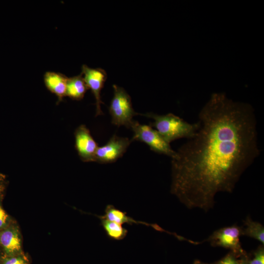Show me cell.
I'll use <instances>...</instances> for the list:
<instances>
[{"instance_id":"1","label":"cell","mask_w":264,"mask_h":264,"mask_svg":"<svg viewBox=\"0 0 264 264\" xmlns=\"http://www.w3.org/2000/svg\"><path fill=\"white\" fill-rule=\"evenodd\" d=\"M198 118L195 135L171 158V193L187 208L207 212L218 193L233 191L260 150L250 104L214 93Z\"/></svg>"},{"instance_id":"21","label":"cell","mask_w":264,"mask_h":264,"mask_svg":"<svg viewBox=\"0 0 264 264\" xmlns=\"http://www.w3.org/2000/svg\"><path fill=\"white\" fill-rule=\"evenodd\" d=\"M6 180V176L0 172V180Z\"/></svg>"},{"instance_id":"11","label":"cell","mask_w":264,"mask_h":264,"mask_svg":"<svg viewBox=\"0 0 264 264\" xmlns=\"http://www.w3.org/2000/svg\"><path fill=\"white\" fill-rule=\"evenodd\" d=\"M101 216L102 218L120 224L124 223L129 224H142L146 226H150L157 231L166 232L156 224H150L143 221H137L128 216L126 213L115 208L112 205H108L105 210V214L104 215Z\"/></svg>"},{"instance_id":"20","label":"cell","mask_w":264,"mask_h":264,"mask_svg":"<svg viewBox=\"0 0 264 264\" xmlns=\"http://www.w3.org/2000/svg\"><path fill=\"white\" fill-rule=\"evenodd\" d=\"M247 257H242L241 259L240 260V264H247Z\"/></svg>"},{"instance_id":"5","label":"cell","mask_w":264,"mask_h":264,"mask_svg":"<svg viewBox=\"0 0 264 264\" xmlns=\"http://www.w3.org/2000/svg\"><path fill=\"white\" fill-rule=\"evenodd\" d=\"M242 235V228L234 224L215 231L207 239L212 246L221 247L231 250L237 257H245L240 238Z\"/></svg>"},{"instance_id":"3","label":"cell","mask_w":264,"mask_h":264,"mask_svg":"<svg viewBox=\"0 0 264 264\" xmlns=\"http://www.w3.org/2000/svg\"><path fill=\"white\" fill-rule=\"evenodd\" d=\"M113 96L109 107L111 123L118 127L130 128L133 117L138 113L134 110L131 98L126 91L116 85H113Z\"/></svg>"},{"instance_id":"14","label":"cell","mask_w":264,"mask_h":264,"mask_svg":"<svg viewBox=\"0 0 264 264\" xmlns=\"http://www.w3.org/2000/svg\"><path fill=\"white\" fill-rule=\"evenodd\" d=\"M245 227L242 228V235L254 239L264 245V227L260 222L254 221L247 216L244 221Z\"/></svg>"},{"instance_id":"7","label":"cell","mask_w":264,"mask_h":264,"mask_svg":"<svg viewBox=\"0 0 264 264\" xmlns=\"http://www.w3.org/2000/svg\"><path fill=\"white\" fill-rule=\"evenodd\" d=\"M131 142L128 138L113 135L106 144L98 147L94 162L102 164L115 162L123 155Z\"/></svg>"},{"instance_id":"17","label":"cell","mask_w":264,"mask_h":264,"mask_svg":"<svg viewBox=\"0 0 264 264\" xmlns=\"http://www.w3.org/2000/svg\"><path fill=\"white\" fill-rule=\"evenodd\" d=\"M13 220L3 208L2 202H0V231L7 226Z\"/></svg>"},{"instance_id":"22","label":"cell","mask_w":264,"mask_h":264,"mask_svg":"<svg viewBox=\"0 0 264 264\" xmlns=\"http://www.w3.org/2000/svg\"><path fill=\"white\" fill-rule=\"evenodd\" d=\"M193 264H207L204 263L203 262H202L199 260H196L195 261Z\"/></svg>"},{"instance_id":"10","label":"cell","mask_w":264,"mask_h":264,"mask_svg":"<svg viewBox=\"0 0 264 264\" xmlns=\"http://www.w3.org/2000/svg\"><path fill=\"white\" fill-rule=\"evenodd\" d=\"M68 77L60 72L48 71L44 75V81L47 89L58 98L57 104L66 96Z\"/></svg>"},{"instance_id":"18","label":"cell","mask_w":264,"mask_h":264,"mask_svg":"<svg viewBox=\"0 0 264 264\" xmlns=\"http://www.w3.org/2000/svg\"><path fill=\"white\" fill-rule=\"evenodd\" d=\"M236 255L230 252L223 258L215 262L214 264H240V260H238Z\"/></svg>"},{"instance_id":"8","label":"cell","mask_w":264,"mask_h":264,"mask_svg":"<svg viewBox=\"0 0 264 264\" xmlns=\"http://www.w3.org/2000/svg\"><path fill=\"white\" fill-rule=\"evenodd\" d=\"M84 79L95 99L96 116L103 114L101 106L103 103L101 98V91L107 79L106 71L101 68H93L86 65L82 66V71Z\"/></svg>"},{"instance_id":"12","label":"cell","mask_w":264,"mask_h":264,"mask_svg":"<svg viewBox=\"0 0 264 264\" xmlns=\"http://www.w3.org/2000/svg\"><path fill=\"white\" fill-rule=\"evenodd\" d=\"M88 89L82 74L68 77L66 85V96L75 100H80Z\"/></svg>"},{"instance_id":"4","label":"cell","mask_w":264,"mask_h":264,"mask_svg":"<svg viewBox=\"0 0 264 264\" xmlns=\"http://www.w3.org/2000/svg\"><path fill=\"white\" fill-rule=\"evenodd\" d=\"M133 132L131 141H139L147 144L150 149L158 154H163L173 157L176 151L170 145L158 132L151 126L141 124L137 121H133L131 127Z\"/></svg>"},{"instance_id":"6","label":"cell","mask_w":264,"mask_h":264,"mask_svg":"<svg viewBox=\"0 0 264 264\" xmlns=\"http://www.w3.org/2000/svg\"><path fill=\"white\" fill-rule=\"evenodd\" d=\"M0 248L3 256H12L24 253L20 229L14 219L0 231Z\"/></svg>"},{"instance_id":"9","label":"cell","mask_w":264,"mask_h":264,"mask_svg":"<svg viewBox=\"0 0 264 264\" xmlns=\"http://www.w3.org/2000/svg\"><path fill=\"white\" fill-rule=\"evenodd\" d=\"M75 146L80 159L84 162H94L97 143L92 136L89 129L81 125L74 132Z\"/></svg>"},{"instance_id":"2","label":"cell","mask_w":264,"mask_h":264,"mask_svg":"<svg viewBox=\"0 0 264 264\" xmlns=\"http://www.w3.org/2000/svg\"><path fill=\"white\" fill-rule=\"evenodd\" d=\"M144 115L154 120L150 126L169 144L179 138L192 137L199 127L198 122L190 123L171 113L159 115L150 112Z\"/></svg>"},{"instance_id":"19","label":"cell","mask_w":264,"mask_h":264,"mask_svg":"<svg viewBox=\"0 0 264 264\" xmlns=\"http://www.w3.org/2000/svg\"><path fill=\"white\" fill-rule=\"evenodd\" d=\"M7 182L6 180H0V202H2L5 194Z\"/></svg>"},{"instance_id":"15","label":"cell","mask_w":264,"mask_h":264,"mask_svg":"<svg viewBox=\"0 0 264 264\" xmlns=\"http://www.w3.org/2000/svg\"><path fill=\"white\" fill-rule=\"evenodd\" d=\"M29 256L24 253L12 256H3L0 259V264H30Z\"/></svg>"},{"instance_id":"16","label":"cell","mask_w":264,"mask_h":264,"mask_svg":"<svg viewBox=\"0 0 264 264\" xmlns=\"http://www.w3.org/2000/svg\"><path fill=\"white\" fill-rule=\"evenodd\" d=\"M253 258L248 260L247 258L248 264H264V247L261 245L255 250L253 253Z\"/></svg>"},{"instance_id":"13","label":"cell","mask_w":264,"mask_h":264,"mask_svg":"<svg viewBox=\"0 0 264 264\" xmlns=\"http://www.w3.org/2000/svg\"><path fill=\"white\" fill-rule=\"evenodd\" d=\"M101 220V224L108 237L114 240H121L127 235L128 230L122 224L110 221L101 216H96Z\"/></svg>"},{"instance_id":"23","label":"cell","mask_w":264,"mask_h":264,"mask_svg":"<svg viewBox=\"0 0 264 264\" xmlns=\"http://www.w3.org/2000/svg\"><path fill=\"white\" fill-rule=\"evenodd\" d=\"M3 254H2V251L0 249V259L3 257Z\"/></svg>"}]
</instances>
